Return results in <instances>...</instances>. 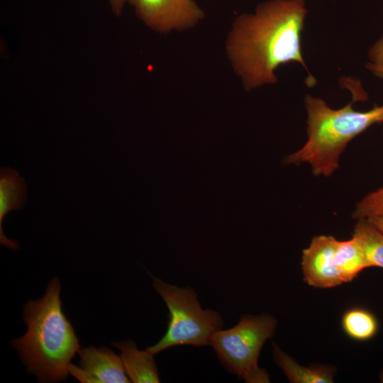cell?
I'll return each mask as SVG.
<instances>
[{
	"instance_id": "1",
	"label": "cell",
	"mask_w": 383,
	"mask_h": 383,
	"mask_svg": "<svg viewBox=\"0 0 383 383\" xmlns=\"http://www.w3.org/2000/svg\"><path fill=\"white\" fill-rule=\"evenodd\" d=\"M307 9L304 0H269L253 13L238 16L228 33L225 50L243 88L251 91L277 83V70L298 62L316 82L303 57L301 33Z\"/></svg>"
},
{
	"instance_id": "2",
	"label": "cell",
	"mask_w": 383,
	"mask_h": 383,
	"mask_svg": "<svg viewBox=\"0 0 383 383\" xmlns=\"http://www.w3.org/2000/svg\"><path fill=\"white\" fill-rule=\"evenodd\" d=\"M60 289V280L55 277L42 298L25 305L27 331L11 343L28 372L40 382L66 379L72 359L80 350L74 330L62 309Z\"/></svg>"
},
{
	"instance_id": "3",
	"label": "cell",
	"mask_w": 383,
	"mask_h": 383,
	"mask_svg": "<svg viewBox=\"0 0 383 383\" xmlns=\"http://www.w3.org/2000/svg\"><path fill=\"white\" fill-rule=\"evenodd\" d=\"M352 92V101L338 109H331L321 98L306 96L307 140L284 158L285 163H306L313 175L328 177L338 168L348 144L370 126L383 122V104L366 111H356L353 104L367 100V95L358 89Z\"/></svg>"
},
{
	"instance_id": "4",
	"label": "cell",
	"mask_w": 383,
	"mask_h": 383,
	"mask_svg": "<svg viewBox=\"0 0 383 383\" xmlns=\"http://www.w3.org/2000/svg\"><path fill=\"white\" fill-rule=\"evenodd\" d=\"M152 277L153 288L168 309L169 321L165 335L146 350L155 355L177 345L210 346L213 335L223 328L221 315L215 310L202 309L192 287H181Z\"/></svg>"
},
{
	"instance_id": "5",
	"label": "cell",
	"mask_w": 383,
	"mask_h": 383,
	"mask_svg": "<svg viewBox=\"0 0 383 383\" xmlns=\"http://www.w3.org/2000/svg\"><path fill=\"white\" fill-rule=\"evenodd\" d=\"M277 319L270 313L243 315L237 324L221 329L212 336L210 346L230 373L247 383H268L270 375L258 365L261 349L277 328Z\"/></svg>"
},
{
	"instance_id": "6",
	"label": "cell",
	"mask_w": 383,
	"mask_h": 383,
	"mask_svg": "<svg viewBox=\"0 0 383 383\" xmlns=\"http://www.w3.org/2000/svg\"><path fill=\"white\" fill-rule=\"evenodd\" d=\"M127 3L146 26L161 34L191 29L205 16L194 0H127Z\"/></svg>"
},
{
	"instance_id": "7",
	"label": "cell",
	"mask_w": 383,
	"mask_h": 383,
	"mask_svg": "<svg viewBox=\"0 0 383 383\" xmlns=\"http://www.w3.org/2000/svg\"><path fill=\"white\" fill-rule=\"evenodd\" d=\"M79 365L71 364L70 374L82 383H127L121 356L106 347L88 346L78 352Z\"/></svg>"
},
{
	"instance_id": "8",
	"label": "cell",
	"mask_w": 383,
	"mask_h": 383,
	"mask_svg": "<svg viewBox=\"0 0 383 383\" xmlns=\"http://www.w3.org/2000/svg\"><path fill=\"white\" fill-rule=\"evenodd\" d=\"M337 240L331 235L315 236L303 250L301 269L309 285L326 289L343 283L335 261Z\"/></svg>"
},
{
	"instance_id": "9",
	"label": "cell",
	"mask_w": 383,
	"mask_h": 383,
	"mask_svg": "<svg viewBox=\"0 0 383 383\" xmlns=\"http://www.w3.org/2000/svg\"><path fill=\"white\" fill-rule=\"evenodd\" d=\"M27 187L24 179L10 167L0 170V243L11 249L18 250L17 242L9 239L4 233L2 223L8 212L23 209L26 200Z\"/></svg>"
},
{
	"instance_id": "10",
	"label": "cell",
	"mask_w": 383,
	"mask_h": 383,
	"mask_svg": "<svg viewBox=\"0 0 383 383\" xmlns=\"http://www.w3.org/2000/svg\"><path fill=\"white\" fill-rule=\"evenodd\" d=\"M112 345L121 352L126 374L131 382L158 383L160 377L154 355L138 349L133 340L114 342Z\"/></svg>"
},
{
	"instance_id": "11",
	"label": "cell",
	"mask_w": 383,
	"mask_h": 383,
	"mask_svg": "<svg viewBox=\"0 0 383 383\" xmlns=\"http://www.w3.org/2000/svg\"><path fill=\"white\" fill-rule=\"evenodd\" d=\"M272 353L275 363L282 370L289 382L293 383H332L333 370L327 366L305 367L284 353L272 342Z\"/></svg>"
},
{
	"instance_id": "12",
	"label": "cell",
	"mask_w": 383,
	"mask_h": 383,
	"mask_svg": "<svg viewBox=\"0 0 383 383\" xmlns=\"http://www.w3.org/2000/svg\"><path fill=\"white\" fill-rule=\"evenodd\" d=\"M335 261L343 282L352 281L368 267L362 248L353 235L347 240H337Z\"/></svg>"
},
{
	"instance_id": "13",
	"label": "cell",
	"mask_w": 383,
	"mask_h": 383,
	"mask_svg": "<svg viewBox=\"0 0 383 383\" xmlns=\"http://www.w3.org/2000/svg\"><path fill=\"white\" fill-rule=\"evenodd\" d=\"M353 235L362 248L368 267L383 268V233L362 218L357 219Z\"/></svg>"
},
{
	"instance_id": "14",
	"label": "cell",
	"mask_w": 383,
	"mask_h": 383,
	"mask_svg": "<svg viewBox=\"0 0 383 383\" xmlns=\"http://www.w3.org/2000/svg\"><path fill=\"white\" fill-rule=\"evenodd\" d=\"M342 326L347 335L359 341L371 339L378 329L375 316L371 312L360 308L347 311L342 317Z\"/></svg>"
},
{
	"instance_id": "15",
	"label": "cell",
	"mask_w": 383,
	"mask_h": 383,
	"mask_svg": "<svg viewBox=\"0 0 383 383\" xmlns=\"http://www.w3.org/2000/svg\"><path fill=\"white\" fill-rule=\"evenodd\" d=\"M382 213H383V186L367 194L357 203L353 212V217L355 219L367 218Z\"/></svg>"
},
{
	"instance_id": "16",
	"label": "cell",
	"mask_w": 383,
	"mask_h": 383,
	"mask_svg": "<svg viewBox=\"0 0 383 383\" xmlns=\"http://www.w3.org/2000/svg\"><path fill=\"white\" fill-rule=\"evenodd\" d=\"M366 68L376 77L383 79V33L370 48Z\"/></svg>"
},
{
	"instance_id": "17",
	"label": "cell",
	"mask_w": 383,
	"mask_h": 383,
	"mask_svg": "<svg viewBox=\"0 0 383 383\" xmlns=\"http://www.w3.org/2000/svg\"><path fill=\"white\" fill-rule=\"evenodd\" d=\"M111 9L116 16L121 15L127 0H108Z\"/></svg>"
},
{
	"instance_id": "18",
	"label": "cell",
	"mask_w": 383,
	"mask_h": 383,
	"mask_svg": "<svg viewBox=\"0 0 383 383\" xmlns=\"http://www.w3.org/2000/svg\"><path fill=\"white\" fill-rule=\"evenodd\" d=\"M367 219L379 231L383 233V213L367 218Z\"/></svg>"
},
{
	"instance_id": "19",
	"label": "cell",
	"mask_w": 383,
	"mask_h": 383,
	"mask_svg": "<svg viewBox=\"0 0 383 383\" xmlns=\"http://www.w3.org/2000/svg\"><path fill=\"white\" fill-rule=\"evenodd\" d=\"M381 380H382V382H383V373L381 375Z\"/></svg>"
}]
</instances>
